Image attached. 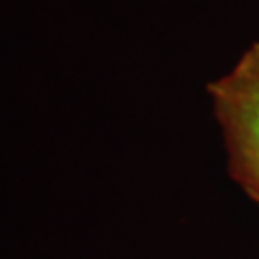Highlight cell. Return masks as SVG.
Masks as SVG:
<instances>
[{"mask_svg": "<svg viewBox=\"0 0 259 259\" xmlns=\"http://www.w3.org/2000/svg\"><path fill=\"white\" fill-rule=\"evenodd\" d=\"M207 93L231 180L259 205V41L248 46L227 74L209 82Z\"/></svg>", "mask_w": 259, "mask_h": 259, "instance_id": "cell-1", "label": "cell"}]
</instances>
